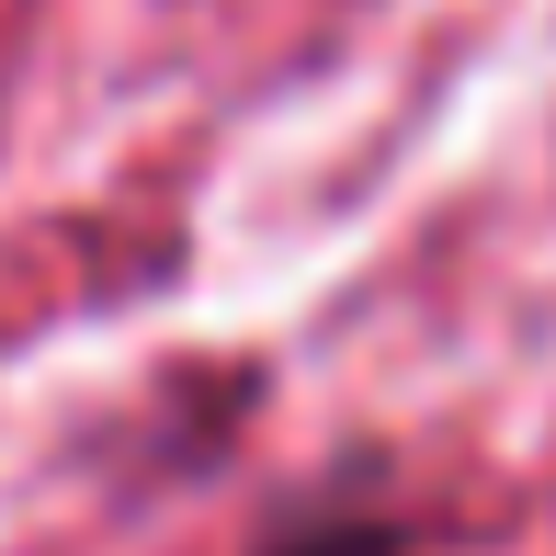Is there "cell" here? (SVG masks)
I'll return each mask as SVG.
<instances>
[{"label":"cell","instance_id":"1","mask_svg":"<svg viewBox=\"0 0 556 556\" xmlns=\"http://www.w3.org/2000/svg\"><path fill=\"white\" fill-rule=\"evenodd\" d=\"M262 556H409V534L375 522V511H307V522H285Z\"/></svg>","mask_w":556,"mask_h":556}]
</instances>
